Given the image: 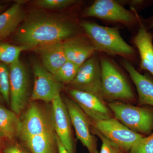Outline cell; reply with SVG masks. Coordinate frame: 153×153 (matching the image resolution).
<instances>
[{
	"instance_id": "6da1fadb",
	"label": "cell",
	"mask_w": 153,
	"mask_h": 153,
	"mask_svg": "<svg viewBox=\"0 0 153 153\" xmlns=\"http://www.w3.org/2000/svg\"><path fill=\"white\" fill-rule=\"evenodd\" d=\"M76 30L67 20L57 17L36 15L21 24L16 31L15 39L28 49L63 42L75 36Z\"/></svg>"
},
{
	"instance_id": "7a4b0ae2",
	"label": "cell",
	"mask_w": 153,
	"mask_h": 153,
	"mask_svg": "<svg viewBox=\"0 0 153 153\" xmlns=\"http://www.w3.org/2000/svg\"><path fill=\"white\" fill-rule=\"evenodd\" d=\"M80 24L97 52L119 55L126 59L136 57L134 49L124 41L116 28L87 21H82Z\"/></svg>"
},
{
	"instance_id": "3957f363",
	"label": "cell",
	"mask_w": 153,
	"mask_h": 153,
	"mask_svg": "<svg viewBox=\"0 0 153 153\" xmlns=\"http://www.w3.org/2000/svg\"><path fill=\"white\" fill-rule=\"evenodd\" d=\"M107 105L115 118L132 131L146 136L152 132L153 107L134 106L120 101Z\"/></svg>"
},
{
	"instance_id": "277c9868",
	"label": "cell",
	"mask_w": 153,
	"mask_h": 153,
	"mask_svg": "<svg viewBox=\"0 0 153 153\" xmlns=\"http://www.w3.org/2000/svg\"><path fill=\"white\" fill-rule=\"evenodd\" d=\"M101 83L104 99L133 102L135 97L131 87L117 67L107 57L100 58Z\"/></svg>"
},
{
	"instance_id": "5b68a950",
	"label": "cell",
	"mask_w": 153,
	"mask_h": 153,
	"mask_svg": "<svg viewBox=\"0 0 153 153\" xmlns=\"http://www.w3.org/2000/svg\"><path fill=\"white\" fill-rule=\"evenodd\" d=\"M86 17L97 19L126 25L139 26L142 20L132 9H126L119 2L113 0H96L84 12Z\"/></svg>"
},
{
	"instance_id": "8992f818",
	"label": "cell",
	"mask_w": 153,
	"mask_h": 153,
	"mask_svg": "<svg viewBox=\"0 0 153 153\" xmlns=\"http://www.w3.org/2000/svg\"><path fill=\"white\" fill-rule=\"evenodd\" d=\"M90 121L94 128L127 153L136 142L146 136L132 131L114 118Z\"/></svg>"
},
{
	"instance_id": "52a82bcc",
	"label": "cell",
	"mask_w": 153,
	"mask_h": 153,
	"mask_svg": "<svg viewBox=\"0 0 153 153\" xmlns=\"http://www.w3.org/2000/svg\"><path fill=\"white\" fill-rule=\"evenodd\" d=\"M70 84L72 88L92 94L104 100L100 60L96 53L79 66L75 78Z\"/></svg>"
},
{
	"instance_id": "ba28073f",
	"label": "cell",
	"mask_w": 153,
	"mask_h": 153,
	"mask_svg": "<svg viewBox=\"0 0 153 153\" xmlns=\"http://www.w3.org/2000/svg\"><path fill=\"white\" fill-rule=\"evenodd\" d=\"M10 105L11 110L19 116L25 109L29 95V77L27 68L19 60L9 66Z\"/></svg>"
},
{
	"instance_id": "9c48e42d",
	"label": "cell",
	"mask_w": 153,
	"mask_h": 153,
	"mask_svg": "<svg viewBox=\"0 0 153 153\" xmlns=\"http://www.w3.org/2000/svg\"><path fill=\"white\" fill-rule=\"evenodd\" d=\"M33 68L34 85L31 100L52 102L56 97L60 94L63 84L38 61L33 62Z\"/></svg>"
},
{
	"instance_id": "30bf717a",
	"label": "cell",
	"mask_w": 153,
	"mask_h": 153,
	"mask_svg": "<svg viewBox=\"0 0 153 153\" xmlns=\"http://www.w3.org/2000/svg\"><path fill=\"white\" fill-rule=\"evenodd\" d=\"M21 120L19 137L22 140L34 136L55 132L52 118L41 107L32 103Z\"/></svg>"
},
{
	"instance_id": "8fae6325",
	"label": "cell",
	"mask_w": 153,
	"mask_h": 153,
	"mask_svg": "<svg viewBox=\"0 0 153 153\" xmlns=\"http://www.w3.org/2000/svg\"><path fill=\"white\" fill-rule=\"evenodd\" d=\"M63 101L77 139L85 146L89 153H99L96 139L91 132L90 120L74 100L65 98Z\"/></svg>"
},
{
	"instance_id": "7c38bea8",
	"label": "cell",
	"mask_w": 153,
	"mask_h": 153,
	"mask_svg": "<svg viewBox=\"0 0 153 153\" xmlns=\"http://www.w3.org/2000/svg\"><path fill=\"white\" fill-rule=\"evenodd\" d=\"M52 119L56 135L69 153H74L71 121L65 102L61 95L52 102Z\"/></svg>"
},
{
	"instance_id": "4fadbf2b",
	"label": "cell",
	"mask_w": 153,
	"mask_h": 153,
	"mask_svg": "<svg viewBox=\"0 0 153 153\" xmlns=\"http://www.w3.org/2000/svg\"><path fill=\"white\" fill-rule=\"evenodd\" d=\"M69 94L91 121L108 119L113 114L103 100L92 94L71 88Z\"/></svg>"
},
{
	"instance_id": "5bb4252c",
	"label": "cell",
	"mask_w": 153,
	"mask_h": 153,
	"mask_svg": "<svg viewBox=\"0 0 153 153\" xmlns=\"http://www.w3.org/2000/svg\"><path fill=\"white\" fill-rule=\"evenodd\" d=\"M133 42L140 55V67L153 76V35L143 20L140 23Z\"/></svg>"
},
{
	"instance_id": "9a60e30c",
	"label": "cell",
	"mask_w": 153,
	"mask_h": 153,
	"mask_svg": "<svg viewBox=\"0 0 153 153\" xmlns=\"http://www.w3.org/2000/svg\"><path fill=\"white\" fill-rule=\"evenodd\" d=\"M121 64L134 82L138 94V101L140 105L153 107V79L147 74H143L126 59Z\"/></svg>"
},
{
	"instance_id": "2e32d148",
	"label": "cell",
	"mask_w": 153,
	"mask_h": 153,
	"mask_svg": "<svg viewBox=\"0 0 153 153\" xmlns=\"http://www.w3.org/2000/svg\"><path fill=\"white\" fill-rule=\"evenodd\" d=\"M63 44L67 60L79 66L97 52L89 39L76 36L63 41Z\"/></svg>"
},
{
	"instance_id": "e0dca14e",
	"label": "cell",
	"mask_w": 153,
	"mask_h": 153,
	"mask_svg": "<svg viewBox=\"0 0 153 153\" xmlns=\"http://www.w3.org/2000/svg\"><path fill=\"white\" fill-rule=\"evenodd\" d=\"M36 49L41 57L43 66L54 76L67 60L63 42L47 44Z\"/></svg>"
},
{
	"instance_id": "ac0fdd59",
	"label": "cell",
	"mask_w": 153,
	"mask_h": 153,
	"mask_svg": "<svg viewBox=\"0 0 153 153\" xmlns=\"http://www.w3.org/2000/svg\"><path fill=\"white\" fill-rule=\"evenodd\" d=\"M25 13L21 3L17 2L0 14V40L16 31L24 20Z\"/></svg>"
},
{
	"instance_id": "d6986e66",
	"label": "cell",
	"mask_w": 153,
	"mask_h": 153,
	"mask_svg": "<svg viewBox=\"0 0 153 153\" xmlns=\"http://www.w3.org/2000/svg\"><path fill=\"white\" fill-rule=\"evenodd\" d=\"M21 120L15 112L0 105V133L2 137L13 141L20 135Z\"/></svg>"
},
{
	"instance_id": "ffe728a7",
	"label": "cell",
	"mask_w": 153,
	"mask_h": 153,
	"mask_svg": "<svg viewBox=\"0 0 153 153\" xmlns=\"http://www.w3.org/2000/svg\"><path fill=\"white\" fill-rule=\"evenodd\" d=\"M32 153H54L56 145L55 132L34 136L22 140Z\"/></svg>"
},
{
	"instance_id": "44dd1931",
	"label": "cell",
	"mask_w": 153,
	"mask_h": 153,
	"mask_svg": "<svg viewBox=\"0 0 153 153\" xmlns=\"http://www.w3.org/2000/svg\"><path fill=\"white\" fill-rule=\"evenodd\" d=\"M28 49L24 46H16L8 43H0V62L7 65L13 64L19 60L23 51Z\"/></svg>"
},
{
	"instance_id": "7402d4cb",
	"label": "cell",
	"mask_w": 153,
	"mask_h": 153,
	"mask_svg": "<svg viewBox=\"0 0 153 153\" xmlns=\"http://www.w3.org/2000/svg\"><path fill=\"white\" fill-rule=\"evenodd\" d=\"M79 66L67 60L58 70L55 76L61 83H70L75 78Z\"/></svg>"
},
{
	"instance_id": "603a6c76",
	"label": "cell",
	"mask_w": 153,
	"mask_h": 153,
	"mask_svg": "<svg viewBox=\"0 0 153 153\" xmlns=\"http://www.w3.org/2000/svg\"><path fill=\"white\" fill-rule=\"evenodd\" d=\"M4 63H0V94L8 104H10V67Z\"/></svg>"
},
{
	"instance_id": "cb8c5ba5",
	"label": "cell",
	"mask_w": 153,
	"mask_h": 153,
	"mask_svg": "<svg viewBox=\"0 0 153 153\" xmlns=\"http://www.w3.org/2000/svg\"><path fill=\"white\" fill-rule=\"evenodd\" d=\"M128 153H153V131L136 142Z\"/></svg>"
},
{
	"instance_id": "d4e9b609",
	"label": "cell",
	"mask_w": 153,
	"mask_h": 153,
	"mask_svg": "<svg viewBox=\"0 0 153 153\" xmlns=\"http://www.w3.org/2000/svg\"><path fill=\"white\" fill-rule=\"evenodd\" d=\"M77 1L74 0H38L36 4L42 8L48 10H61L74 4Z\"/></svg>"
},
{
	"instance_id": "484cf974",
	"label": "cell",
	"mask_w": 153,
	"mask_h": 153,
	"mask_svg": "<svg viewBox=\"0 0 153 153\" xmlns=\"http://www.w3.org/2000/svg\"><path fill=\"white\" fill-rule=\"evenodd\" d=\"M93 128L94 133L101 140L102 146L100 153H128L126 152L114 143L105 137L96 129L93 127Z\"/></svg>"
},
{
	"instance_id": "4316f807",
	"label": "cell",
	"mask_w": 153,
	"mask_h": 153,
	"mask_svg": "<svg viewBox=\"0 0 153 153\" xmlns=\"http://www.w3.org/2000/svg\"><path fill=\"white\" fill-rule=\"evenodd\" d=\"M123 3H127L131 6L132 9L136 11L137 10H140L150 5L153 1H145V0H131L125 1Z\"/></svg>"
},
{
	"instance_id": "83f0119b",
	"label": "cell",
	"mask_w": 153,
	"mask_h": 153,
	"mask_svg": "<svg viewBox=\"0 0 153 153\" xmlns=\"http://www.w3.org/2000/svg\"><path fill=\"white\" fill-rule=\"evenodd\" d=\"M5 153H27L22 148L17 146H12L7 148Z\"/></svg>"
},
{
	"instance_id": "f1b7e54d",
	"label": "cell",
	"mask_w": 153,
	"mask_h": 153,
	"mask_svg": "<svg viewBox=\"0 0 153 153\" xmlns=\"http://www.w3.org/2000/svg\"><path fill=\"white\" fill-rule=\"evenodd\" d=\"M56 141L58 153H69V152L66 149V148L64 147L63 144L61 143L60 140L59 139L56 135Z\"/></svg>"
},
{
	"instance_id": "f546056e",
	"label": "cell",
	"mask_w": 153,
	"mask_h": 153,
	"mask_svg": "<svg viewBox=\"0 0 153 153\" xmlns=\"http://www.w3.org/2000/svg\"><path fill=\"white\" fill-rule=\"evenodd\" d=\"M143 21L144 24L148 30L153 29V16L149 19Z\"/></svg>"
},
{
	"instance_id": "4dcf8cb0",
	"label": "cell",
	"mask_w": 153,
	"mask_h": 153,
	"mask_svg": "<svg viewBox=\"0 0 153 153\" xmlns=\"http://www.w3.org/2000/svg\"><path fill=\"white\" fill-rule=\"evenodd\" d=\"M2 151V145L1 142H0V153H1Z\"/></svg>"
},
{
	"instance_id": "1f68e13d",
	"label": "cell",
	"mask_w": 153,
	"mask_h": 153,
	"mask_svg": "<svg viewBox=\"0 0 153 153\" xmlns=\"http://www.w3.org/2000/svg\"><path fill=\"white\" fill-rule=\"evenodd\" d=\"M3 8H4L3 6L1 5H0V11H1V10H2Z\"/></svg>"
},
{
	"instance_id": "d6a6232c",
	"label": "cell",
	"mask_w": 153,
	"mask_h": 153,
	"mask_svg": "<svg viewBox=\"0 0 153 153\" xmlns=\"http://www.w3.org/2000/svg\"><path fill=\"white\" fill-rule=\"evenodd\" d=\"M2 98V97L1 95V94H0V102L1 101Z\"/></svg>"
},
{
	"instance_id": "836d02e7",
	"label": "cell",
	"mask_w": 153,
	"mask_h": 153,
	"mask_svg": "<svg viewBox=\"0 0 153 153\" xmlns=\"http://www.w3.org/2000/svg\"><path fill=\"white\" fill-rule=\"evenodd\" d=\"M2 137L1 133H0V142H1V140Z\"/></svg>"
}]
</instances>
